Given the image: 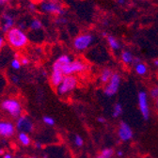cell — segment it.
Segmentation results:
<instances>
[{
	"label": "cell",
	"mask_w": 158,
	"mask_h": 158,
	"mask_svg": "<svg viewBox=\"0 0 158 158\" xmlns=\"http://www.w3.org/2000/svg\"><path fill=\"white\" fill-rule=\"evenodd\" d=\"M156 106H157V108H158V98H157V100H156Z\"/></svg>",
	"instance_id": "42"
},
{
	"label": "cell",
	"mask_w": 158,
	"mask_h": 158,
	"mask_svg": "<svg viewBox=\"0 0 158 158\" xmlns=\"http://www.w3.org/2000/svg\"><path fill=\"white\" fill-rule=\"evenodd\" d=\"M133 59H134V56L132 55L131 52L129 51H123V54H122V60L123 63L125 64H132L133 62Z\"/></svg>",
	"instance_id": "18"
},
{
	"label": "cell",
	"mask_w": 158,
	"mask_h": 158,
	"mask_svg": "<svg viewBox=\"0 0 158 158\" xmlns=\"http://www.w3.org/2000/svg\"><path fill=\"white\" fill-rule=\"evenodd\" d=\"M11 81H12V83H14V84H18L19 81H20L19 76H18V75H12V76H11Z\"/></svg>",
	"instance_id": "31"
},
{
	"label": "cell",
	"mask_w": 158,
	"mask_h": 158,
	"mask_svg": "<svg viewBox=\"0 0 158 158\" xmlns=\"http://www.w3.org/2000/svg\"><path fill=\"white\" fill-rule=\"evenodd\" d=\"M0 107L11 118H15V120L18 118L20 116H22V113H23L22 104L15 98L5 99V100H3L1 104H0Z\"/></svg>",
	"instance_id": "2"
},
{
	"label": "cell",
	"mask_w": 158,
	"mask_h": 158,
	"mask_svg": "<svg viewBox=\"0 0 158 158\" xmlns=\"http://www.w3.org/2000/svg\"><path fill=\"white\" fill-rule=\"evenodd\" d=\"M35 147L38 148V149H41L42 148V144L40 142H35Z\"/></svg>",
	"instance_id": "36"
},
{
	"label": "cell",
	"mask_w": 158,
	"mask_h": 158,
	"mask_svg": "<svg viewBox=\"0 0 158 158\" xmlns=\"http://www.w3.org/2000/svg\"><path fill=\"white\" fill-rule=\"evenodd\" d=\"M151 95H152V98H156V99L158 98V86H156V87H154V88L152 89Z\"/></svg>",
	"instance_id": "26"
},
{
	"label": "cell",
	"mask_w": 158,
	"mask_h": 158,
	"mask_svg": "<svg viewBox=\"0 0 158 158\" xmlns=\"http://www.w3.org/2000/svg\"><path fill=\"white\" fill-rule=\"evenodd\" d=\"M6 38L9 44L14 49H22L28 43V37L25 31L15 27L6 33Z\"/></svg>",
	"instance_id": "1"
},
{
	"label": "cell",
	"mask_w": 158,
	"mask_h": 158,
	"mask_svg": "<svg viewBox=\"0 0 158 158\" xmlns=\"http://www.w3.org/2000/svg\"><path fill=\"white\" fill-rule=\"evenodd\" d=\"M64 74L61 71H57V70H52V73L50 74V83L53 87L57 88L63 80Z\"/></svg>",
	"instance_id": "13"
},
{
	"label": "cell",
	"mask_w": 158,
	"mask_h": 158,
	"mask_svg": "<svg viewBox=\"0 0 158 158\" xmlns=\"http://www.w3.org/2000/svg\"><path fill=\"white\" fill-rule=\"evenodd\" d=\"M93 36L91 34H81L77 36L74 41H73V47L77 50V51H84L86 49H88L92 42H93Z\"/></svg>",
	"instance_id": "5"
},
{
	"label": "cell",
	"mask_w": 158,
	"mask_h": 158,
	"mask_svg": "<svg viewBox=\"0 0 158 158\" xmlns=\"http://www.w3.org/2000/svg\"><path fill=\"white\" fill-rule=\"evenodd\" d=\"M137 103L138 107H139L140 113L145 121H148L150 118V106H149V101H148V94L141 90L138 92L137 95Z\"/></svg>",
	"instance_id": "6"
},
{
	"label": "cell",
	"mask_w": 158,
	"mask_h": 158,
	"mask_svg": "<svg viewBox=\"0 0 158 158\" xmlns=\"http://www.w3.org/2000/svg\"><path fill=\"white\" fill-rule=\"evenodd\" d=\"M14 18L9 13H5L3 15V25H2V31L4 33H7L10 29H11L14 27Z\"/></svg>",
	"instance_id": "14"
},
{
	"label": "cell",
	"mask_w": 158,
	"mask_h": 158,
	"mask_svg": "<svg viewBox=\"0 0 158 158\" xmlns=\"http://www.w3.org/2000/svg\"><path fill=\"white\" fill-rule=\"evenodd\" d=\"M106 39H107V43H108L109 46L111 47V49H113V50H118V49H120V43H118L113 36L108 35L106 37Z\"/></svg>",
	"instance_id": "17"
},
{
	"label": "cell",
	"mask_w": 158,
	"mask_h": 158,
	"mask_svg": "<svg viewBox=\"0 0 158 158\" xmlns=\"http://www.w3.org/2000/svg\"><path fill=\"white\" fill-rule=\"evenodd\" d=\"M139 63H141V60H140V58H139V57H134L132 64H133L134 66H136L137 64H139Z\"/></svg>",
	"instance_id": "30"
},
{
	"label": "cell",
	"mask_w": 158,
	"mask_h": 158,
	"mask_svg": "<svg viewBox=\"0 0 158 158\" xmlns=\"http://www.w3.org/2000/svg\"><path fill=\"white\" fill-rule=\"evenodd\" d=\"M41 9L43 11L50 14H55L58 16H62L65 14V10L55 2H44L41 5Z\"/></svg>",
	"instance_id": "11"
},
{
	"label": "cell",
	"mask_w": 158,
	"mask_h": 158,
	"mask_svg": "<svg viewBox=\"0 0 158 158\" xmlns=\"http://www.w3.org/2000/svg\"><path fill=\"white\" fill-rule=\"evenodd\" d=\"M113 72L108 69V68H106L102 73H101V75H100V81L102 84H107L109 82V80L111 79L112 75H113Z\"/></svg>",
	"instance_id": "16"
},
{
	"label": "cell",
	"mask_w": 158,
	"mask_h": 158,
	"mask_svg": "<svg viewBox=\"0 0 158 158\" xmlns=\"http://www.w3.org/2000/svg\"><path fill=\"white\" fill-rule=\"evenodd\" d=\"M97 121H98V123H106V122L104 117H98Z\"/></svg>",
	"instance_id": "33"
},
{
	"label": "cell",
	"mask_w": 158,
	"mask_h": 158,
	"mask_svg": "<svg viewBox=\"0 0 158 158\" xmlns=\"http://www.w3.org/2000/svg\"><path fill=\"white\" fill-rule=\"evenodd\" d=\"M43 122L44 124L48 125V126H54L55 123H56V121H55V118L51 116H44L43 117Z\"/></svg>",
	"instance_id": "24"
},
{
	"label": "cell",
	"mask_w": 158,
	"mask_h": 158,
	"mask_svg": "<svg viewBox=\"0 0 158 158\" xmlns=\"http://www.w3.org/2000/svg\"><path fill=\"white\" fill-rule=\"evenodd\" d=\"M15 127L18 132H24V133H31L34 129V124L31 118L27 116L22 115L18 118H16L15 122Z\"/></svg>",
	"instance_id": "8"
},
{
	"label": "cell",
	"mask_w": 158,
	"mask_h": 158,
	"mask_svg": "<svg viewBox=\"0 0 158 158\" xmlns=\"http://www.w3.org/2000/svg\"><path fill=\"white\" fill-rule=\"evenodd\" d=\"M153 64L155 67H158V59H155V60L153 61Z\"/></svg>",
	"instance_id": "38"
},
{
	"label": "cell",
	"mask_w": 158,
	"mask_h": 158,
	"mask_svg": "<svg viewBox=\"0 0 158 158\" xmlns=\"http://www.w3.org/2000/svg\"><path fill=\"white\" fill-rule=\"evenodd\" d=\"M29 158H37L36 156H31V157H29Z\"/></svg>",
	"instance_id": "44"
},
{
	"label": "cell",
	"mask_w": 158,
	"mask_h": 158,
	"mask_svg": "<svg viewBox=\"0 0 158 158\" xmlns=\"http://www.w3.org/2000/svg\"><path fill=\"white\" fill-rule=\"evenodd\" d=\"M118 2L120 3V4H123L125 2V0H118Z\"/></svg>",
	"instance_id": "39"
},
{
	"label": "cell",
	"mask_w": 158,
	"mask_h": 158,
	"mask_svg": "<svg viewBox=\"0 0 158 158\" xmlns=\"http://www.w3.org/2000/svg\"><path fill=\"white\" fill-rule=\"evenodd\" d=\"M0 93H1V84H0Z\"/></svg>",
	"instance_id": "43"
},
{
	"label": "cell",
	"mask_w": 158,
	"mask_h": 158,
	"mask_svg": "<svg viewBox=\"0 0 158 158\" xmlns=\"http://www.w3.org/2000/svg\"><path fill=\"white\" fill-rule=\"evenodd\" d=\"M29 27H30L31 30H34V31L40 30V29L43 27V24H42V22L40 21L39 19H33L32 21L30 22Z\"/></svg>",
	"instance_id": "21"
},
{
	"label": "cell",
	"mask_w": 158,
	"mask_h": 158,
	"mask_svg": "<svg viewBox=\"0 0 158 158\" xmlns=\"http://www.w3.org/2000/svg\"><path fill=\"white\" fill-rule=\"evenodd\" d=\"M9 1V0H0V6L1 5H4L5 3H7Z\"/></svg>",
	"instance_id": "37"
},
{
	"label": "cell",
	"mask_w": 158,
	"mask_h": 158,
	"mask_svg": "<svg viewBox=\"0 0 158 158\" xmlns=\"http://www.w3.org/2000/svg\"><path fill=\"white\" fill-rule=\"evenodd\" d=\"M19 27L20 29H22V30H26V28H27V23L26 22H20L18 24V27Z\"/></svg>",
	"instance_id": "29"
},
{
	"label": "cell",
	"mask_w": 158,
	"mask_h": 158,
	"mask_svg": "<svg viewBox=\"0 0 158 158\" xmlns=\"http://www.w3.org/2000/svg\"><path fill=\"white\" fill-rule=\"evenodd\" d=\"M72 61V58L70 56L68 55H61L59 56L55 62L53 63V66H52V70H57V71H61L63 70V68L68 65L70 62Z\"/></svg>",
	"instance_id": "12"
},
{
	"label": "cell",
	"mask_w": 158,
	"mask_h": 158,
	"mask_svg": "<svg viewBox=\"0 0 158 158\" xmlns=\"http://www.w3.org/2000/svg\"><path fill=\"white\" fill-rule=\"evenodd\" d=\"M77 78L73 75H65L62 82L56 88V92L58 95L63 96L72 92L77 87Z\"/></svg>",
	"instance_id": "3"
},
{
	"label": "cell",
	"mask_w": 158,
	"mask_h": 158,
	"mask_svg": "<svg viewBox=\"0 0 158 158\" xmlns=\"http://www.w3.org/2000/svg\"><path fill=\"white\" fill-rule=\"evenodd\" d=\"M123 112V106L122 104L120 103H117L115 104L114 107H113V111H112V117L113 118H118L120 117Z\"/></svg>",
	"instance_id": "19"
},
{
	"label": "cell",
	"mask_w": 158,
	"mask_h": 158,
	"mask_svg": "<svg viewBox=\"0 0 158 158\" xmlns=\"http://www.w3.org/2000/svg\"><path fill=\"white\" fill-rule=\"evenodd\" d=\"M4 153H5V152H3V150H0V154H2V155H3Z\"/></svg>",
	"instance_id": "41"
},
{
	"label": "cell",
	"mask_w": 158,
	"mask_h": 158,
	"mask_svg": "<svg viewBox=\"0 0 158 158\" xmlns=\"http://www.w3.org/2000/svg\"><path fill=\"white\" fill-rule=\"evenodd\" d=\"M121 76L118 73H113L111 79L109 80V82L106 85L105 87V89H104V93L106 96L107 97H112L114 96L118 90V88H120V85H121Z\"/></svg>",
	"instance_id": "7"
},
{
	"label": "cell",
	"mask_w": 158,
	"mask_h": 158,
	"mask_svg": "<svg viewBox=\"0 0 158 158\" xmlns=\"http://www.w3.org/2000/svg\"><path fill=\"white\" fill-rule=\"evenodd\" d=\"M135 73L138 74V75H145L148 72V68L147 66L144 64V63H139V64H137L136 66H135Z\"/></svg>",
	"instance_id": "20"
},
{
	"label": "cell",
	"mask_w": 158,
	"mask_h": 158,
	"mask_svg": "<svg viewBox=\"0 0 158 158\" xmlns=\"http://www.w3.org/2000/svg\"><path fill=\"white\" fill-rule=\"evenodd\" d=\"M95 158H104V157H103V156H101L100 154H99V155H97V156H96Z\"/></svg>",
	"instance_id": "40"
},
{
	"label": "cell",
	"mask_w": 158,
	"mask_h": 158,
	"mask_svg": "<svg viewBox=\"0 0 158 158\" xmlns=\"http://www.w3.org/2000/svg\"><path fill=\"white\" fill-rule=\"evenodd\" d=\"M16 131L15 124L7 120H1L0 121V136L9 138L11 137Z\"/></svg>",
	"instance_id": "9"
},
{
	"label": "cell",
	"mask_w": 158,
	"mask_h": 158,
	"mask_svg": "<svg viewBox=\"0 0 158 158\" xmlns=\"http://www.w3.org/2000/svg\"><path fill=\"white\" fill-rule=\"evenodd\" d=\"M17 139L19 141V143L22 146L27 147L31 144V137L29 136V135L27 133H24V132H19L18 135H17Z\"/></svg>",
	"instance_id": "15"
},
{
	"label": "cell",
	"mask_w": 158,
	"mask_h": 158,
	"mask_svg": "<svg viewBox=\"0 0 158 158\" xmlns=\"http://www.w3.org/2000/svg\"><path fill=\"white\" fill-rule=\"evenodd\" d=\"M2 157H3V158H14V157L12 156V154L10 153V152H5V153L2 155Z\"/></svg>",
	"instance_id": "34"
},
{
	"label": "cell",
	"mask_w": 158,
	"mask_h": 158,
	"mask_svg": "<svg viewBox=\"0 0 158 158\" xmlns=\"http://www.w3.org/2000/svg\"><path fill=\"white\" fill-rule=\"evenodd\" d=\"M56 24H66L67 23V19L62 17V16H60L59 18L56 19Z\"/></svg>",
	"instance_id": "28"
},
{
	"label": "cell",
	"mask_w": 158,
	"mask_h": 158,
	"mask_svg": "<svg viewBox=\"0 0 158 158\" xmlns=\"http://www.w3.org/2000/svg\"><path fill=\"white\" fill-rule=\"evenodd\" d=\"M133 135H134V133H133L131 126L128 123L122 122L118 128V138H120L122 141H129L133 138Z\"/></svg>",
	"instance_id": "10"
},
{
	"label": "cell",
	"mask_w": 158,
	"mask_h": 158,
	"mask_svg": "<svg viewBox=\"0 0 158 158\" xmlns=\"http://www.w3.org/2000/svg\"><path fill=\"white\" fill-rule=\"evenodd\" d=\"M4 44H5V40L2 36H0V50L2 49V47L4 46Z\"/></svg>",
	"instance_id": "32"
},
{
	"label": "cell",
	"mask_w": 158,
	"mask_h": 158,
	"mask_svg": "<svg viewBox=\"0 0 158 158\" xmlns=\"http://www.w3.org/2000/svg\"><path fill=\"white\" fill-rule=\"evenodd\" d=\"M20 60H21V63L23 66H27L29 64V59L26 56H22L21 58H20Z\"/></svg>",
	"instance_id": "27"
},
{
	"label": "cell",
	"mask_w": 158,
	"mask_h": 158,
	"mask_svg": "<svg viewBox=\"0 0 158 158\" xmlns=\"http://www.w3.org/2000/svg\"><path fill=\"white\" fill-rule=\"evenodd\" d=\"M88 69V66L85 62L79 60V59H75V60H72L68 65H66L62 73L64 75H73L74 73H83Z\"/></svg>",
	"instance_id": "4"
},
{
	"label": "cell",
	"mask_w": 158,
	"mask_h": 158,
	"mask_svg": "<svg viewBox=\"0 0 158 158\" xmlns=\"http://www.w3.org/2000/svg\"><path fill=\"white\" fill-rule=\"evenodd\" d=\"M100 155L103 156L104 158H111L114 155V150L111 148H106L103 149L100 152Z\"/></svg>",
	"instance_id": "22"
},
{
	"label": "cell",
	"mask_w": 158,
	"mask_h": 158,
	"mask_svg": "<svg viewBox=\"0 0 158 158\" xmlns=\"http://www.w3.org/2000/svg\"><path fill=\"white\" fill-rule=\"evenodd\" d=\"M117 155H118V157H122V156H123V151H118V152H117Z\"/></svg>",
	"instance_id": "35"
},
{
	"label": "cell",
	"mask_w": 158,
	"mask_h": 158,
	"mask_svg": "<svg viewBox=\"0 0 158 158\" xmlns=\"http://www.w3.org/2000/svg\"><path fill=\"white\" fill-rule=\"evenodd\" d=\"M10 66L13 70L15 71H19L22 67V63H21V60H20V58L18 57H14L12 60L10 61Z\"/></svg>",
	"instance_id": "23"
},
{
	"label": "cell",
	"mask_w": 158,
	"mask_h": 158,
	"mask_svg": "<svg viewBox=\"0 0 158 158\" xmlns=\"http://www.w3.org/2000/svg\"><path fill=\"white\" fill-rule=\"evenodd\" d=\"M73 144L76 147H78V148L83 147V145H84V139H83V137L80 136L79 135H74V137H73Z\"/></svg>",
	"instance_id": "25"
}]
</instances>
